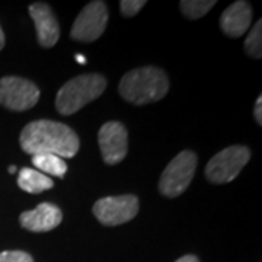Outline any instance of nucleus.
<instances>
[{
  "instance_id": "obj_17",
  "label": "nucleus",
  "mask_w": 262,
  "mask_h": 262,
  "mask_svg": "<svg viewBox=\"0 0 262 262\" xmlns=\"http://www.w3.org/2000/svg\"><path fill=\"white\" fill-rule=\"evenodd\" d=\"M146 5V0H122L120 2V10L125 18L136 16L143 6Z\"/></svg>"
},
{
  "instance_id": "obj_13",
  "label": "nucleus",
  "mask_w": 262,
  "mask_h": 262,
  "mask_svg": "<svg viewBox=\"0 0 262 262\" xmlns=\"http://www.w3.org/2000/svg\"><path fill=\"white\" fill-rule=\"evenodd\" d=\"M18 185L20 189L29 194H41L54 187L53 179L41 173L37 169L24 168L19 170Z\"/></svg>"
},
{
  "instance_id": "obj_22",
  "label": "nucleus",
  "mask_w": 262,
  "mask_h": 262,
  "mask_svg": "<svg viewBox=\"0 0 262 262\" xmlns=\"http://www.w3.org/2000/svg\"><path fill=\"white\" fill-rule=\"evenodd\" d=\"M76 60L80 63V64H83V63H86V58H84L83 56H76Z\"/></svg>"
},
{
  "instance_id": "obj_10",
  "label": "nucleus",
  "mask_w": 262,
  "mask_h": 262,
  "mask_svg": "<svg viewBox=\"0 0 262 262\" xmlns=\"http://www.w3.org/2000/svg\"><path fill=\"white\" fill-rule=\"evenodd\" d=\"M29 15L37 28L38 42L44 48L54 47L60 38V27L51 8L47 3L37 2L29 6Z\"/></svg>"
},
{
  "instance_id": "obj_14",
  "label": "nucleus",
  "mask_w": 262,
  "mask_h": 262,
  "mask_svg": "<svg viewBox=\"0 0 262 262\" xmlns=\"http://www.w3.org/2000/svg\"><path fill=\"white\" fill-rule=\"evenodd\" d=\"M32 165L44 175L63 178L67 172V165L56 155H35L32 156Z\"/></svg>"
},
{
  "instance_id": "obj_23",
  "label": "nucleus",
  "mask_w": 262,
  "mask_h": 262,
  "mask_svg": "<svg viewBox=\"0 0 262 262\" xmlns=\"http://www.w3.org/2000/svg\"><path fill=\"white\" fill-rule=\"evenodd\" d=\"M15 172H16V166H10L9 173H15Z\"/></svg>"
},
{
  "instance_id": "obj_4",
  "label": "nucleus",
  "mask_w": 262,
  "mask_h": 262,
  "mask_svg": "<svg viewBox=\"0 0 262 262\" xmlns=\"http://www.w3.org/2000/svg\"><path fill=\"white\" fill-rule=\"evenodd\" d=\"M196 169V155L184 150L170 160L159 181L160 192L165 196H179L191 184Z\"/></svg>"
},
{
  "instance_id": "obj_11",
  "label": "nucleus",
  "mask_w": 262,
  "mask_h": 262,
  "mask_svg": "<svg viewBox=\"0 0 262 262\" xmlns=\"http://www.w3.org/2000/svg\"><path fill=\"white\" fill-rule=\"evenodd\" d=\"M61 220H63L61 210L51 203H41L35 210L24 211L19 217L22 227L35 233L50 232L56 229L61 223Z\"/></svg>"
},
{
  "instance_id": "obj_15",
  "label": "nucleus",
  "mask_w": 262,
  "mask_h": 262,
  "mask_svg": "<svg viewBox=\"0 0 262 262\" xmlns=\"http://www.w3.org/2000/svg\"><path fill=\"white\" fill-rule=\"evenodd\" d=\"M215 0H182L181 10L189 19L203 18L207 12H210L215 6Z\"/></svg>"
},
{
  "instance_id": "obj_9",
  "label": "nucleus",
  "mask_w": 262,
  "mask_h": 262,
  "mask_svg": "<svg viewBox=\"0 0 262 262\" xmlns=\"http://www.w3.org/2000/svg\"><path fill=\"white\" fill-rule=\"evenodd\" d=\"M98 143L105 163H120L128 151V133L125 125L118 121L105 122L98 134Z\"/></svg>"
},
{
  "instance_id": "obj_2",
  "label": "nucleus",
  "mask_w": 262,
  "mask_h": 262,
  "mask_svg": "<svg viewBox=\"0 0 262 262\" xmlns=\"http://www.w3.org/2000/svg\"><path fill=\"white\" fill-rule=\"evenodd\" d=\"M169 80L166 73L153 66L139 67L122 76L120 94L127 102L146 105L158 102L168 94Z\"/></svg>"
},
{
  "instance_id": "obj_12",
  "label": "nucleus",
  "mask_w": 262,
  "mask_h": 262,
  "mask_svg": "<svg viewBox=\"0 0 262 262\" xmlns=\"http://www.w3.org/2000/svg\"><path fill=\"white\" fill-rule=\"evenodd\" d=\"M252 22V6L244 2H234L220 16V28L227 37L239 38L249 29Z\"/></svg>"
},
{
  "instance_id": "obj_16",
  "label": "nucleus",
  "mask_w": 262,
  "mask_h": 262,
  "mask_svg": "<svg viewBox=\"0 0 262 262\" xmlns=\"http://www.w3.org/2000/svg\"><path fill=\"white\" fill-rule=\"evenodd\" d=\"M245 50L253 58L262 57V20H256L255 27L251 29L249 35L245 39Z\"/></svg>"
},
{
  "instance_id": "obj_20",
  "label": "nucleus",
  "mask_w": 262,
  "mask_h": 262,
  "mask_svg": "<svg viewBox=\"0 0 262 262\" xmlns=\"http://www.w3.org/2000/svg\"><path fill=\"white\" fill-rule=\"evenodd\" d=\"M175 262H200V261H198V258H196L195 255H185V256L179 258L178 261H175Z\"/></svg>"
},
{
  "instance_id": "obj_5",
  "label": "nucleus",
  "mask_w": 262,
  "mask_h": 262,
  "mask_svg": "<svg viewBox=\"0 0 262 262\" xmlns=\"http://www.w3.org/2000/svg\"><path fill=\"white\" fill-rule=\"evenodd\" d=\"M251 159V151L245 146H230L214 155L206 166V177L213 184L233 181Z\"/></svg>"
},
{
  "instance_id": "obj_1",
  "label": "nucleus",
  "mask_w": 262,
  "mask_h": 262,
  "mask_svg": "<svg viewBox=\"0 0 262 262\" xmlns=\"http://www.w3.org/2000/svg\"><path fill=\"white\" fill-rule=\"evenodd\" d=\"M20 149L31 156L56 155L58 158H73L79 151L80 141L69 125L51 120L29 122L22 130Z\"/></svg>"
},
{
  "instance_id": "obj_19",
  "label": "nucleus",
  "mask_w": 262,
  "mask_h": 262,
  "mask_svg": "<svg viewBox=\"0 0 262 262\" xmlns=\"http://www.w3.org/2000/svg\"><path fill=\"white\" fill-rule=\"evenodd\" d=\"M253 115H255V120H256V122H258L259 125H262V96H259V98L256 99Z\"/></svg>"
},
{
  "instance_id": "obj_8",
  "label": "nucleus",
  "mask_w": 262,
  "mask_h": 262,
  "mask_svg": "<svg viewBox=\"0 0 262 262\" xmlns=\"http://www.w3.org/2000/svg\"><path fill=\"white\" fill-rule=\"evenodd\" d=\"M139 213V198L136 195L105 196L94 204L95 217L105 226H120L133 220Z\"/></svg>"
},
{
  "instance_id": "obj_7",
  "label": "nucleus",
  "mask_w": 262,
  "mask_h": 262,
  "mask_svg": "<svg viewBox=\"0 0 262 262\" xmlns=\"http://www.w3.org/2000/svg\"><path fill=\"white\" fill-rule=\"evenodd\" d=\"M108 24V8L105 2L95 0L84 6L77 15L70 37L80 42H92L103 34Z\"/></svg>"
},
{
  "instance_id": "obj_18",
  "label": "nucleus",
  "mask_w": 262,
  "mask_h": 262,
  "mask_svg": "<svg viewBox=\"0 0 262 262\" xmlns=\"http://www.w3.org/2000/svg\"><path fill=\"white\" fill-rule=\"evenodd\" d=\"M0 262H34V259L24 251H5L0 252Z\"/></svg>"
},
{
  "instance_id": "obj_21",
  "label": "nucleus",
  "mask_w": 262,
  "mask_h": 262,
  "mask_svg": "<svg viewBox=\"0 0 262 262\" xmlns=\"http://www.w3.org/2000/svg\"><path fill=\"white\" fill-rule=\"evenodd\" d=\"M5 47V34H3V29L0 27V50Z\"/></svg>"
},
{
  "instance_id": "obj_3",
  "label": "nucleus",
  "mask_w": 262,
  "mask_h": 262,
  "mask_svg": "<svg viewBox=\"0 0 262 262\" xmlns=\"http://www.w3.org/2000/svg\"><path fill=\"white\" fill-rule=\"evenodd\" d=\"M106 79L99 73H84L66 82L56 98V108L61 115H72L80 111L103 94Z\"/></svg>"
},
{
  "instance_id": "obj_6",
  "label": "nucleus",
  "mask_w": 262,
  "mask_h": 262,
  "mask_svg": "<svg viewBox=\"0 0 262 262\" xmlns=\"http://www.w3.org/2000/svg\"><path fill=\"white\" fill-rule=\"evenodd\" d=\"M39 89L28 79L6 76L0 79V105L10 111H27L35 106Z\"/></svg>"
}]
</instances>
